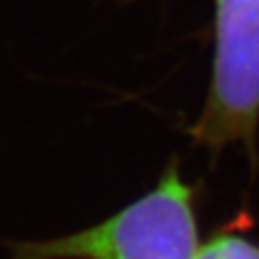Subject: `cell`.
I'll return each instance as SVG.
<instances>
[{"label": "cell", "instance_id": "cell-1", "mask_svg": "<svg viewBox=\"0 0 259 259\" xmlns=\"http://www.w3.org/2000/svg\"><path fill=\"white\" fill-rule=\"evenodd\" d=\"M196 188L171 161L159 181L96 225L71 234L12 244L8 259H196Z\"/></svg>", "mask_w": 259, "mask_h": 259}, {"label": "cell", "instance_id": "cell-2", "mask_svg": "<svg viewBox=\"0 0 259 259\" xmlns=\"http://www.w3.org/2000/svg\"><path fill=\"white\" fill-rule=\"evenodd\" d=\"M259 125V0H217L211 91L190 129L198 144L219 152L253 148Z\"/></svg>", "mask_w": 259, "mask_h": 259}, {"label": "cell", "instance_id": "cell-3", "mask_svg": "<svg viewBox=\"0 0 259 259\" xmlns=\"http://www.w3.org/2000/svg\"><path fill=\"white\" fill-rule=\"evenodd\" d=\"M196 259H259V244L240 232L225 231L202 244Z\"/></svg>", "mask_w": 259, "mask_h": 259}]
</instances>
